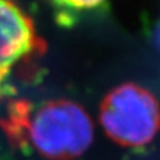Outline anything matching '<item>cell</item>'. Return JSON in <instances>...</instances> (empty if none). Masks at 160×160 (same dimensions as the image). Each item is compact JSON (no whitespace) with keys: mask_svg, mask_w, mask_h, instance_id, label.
<instances>
[{"mask_svg":"<svg viewBox=\"0 0 160 160\" xmlns=\"http://www.w3.org/2000/svg\"><path fill=\"white\" fill-rule=\"evenodd\" d=\"M100 124L112 140L142 147L160 128V107L155 96L135 84H124L108 95L100 109Z\"/></svg>","mask_w":160,"mask_h":160,"instance_id":"2","label":"cell"},{"mask_svg":"<svg viewBox=\"0 0 160 160\" xmlns=\"http://www.w3.org/2000/svg\"><path fill=\"white\" fill-rule=\"evenodd\" d=\"M49 2L62 12L79 13L96 9L107 0H49Z\"/></svg>","mask_w":160,"mask_h":160,"instance_id":"4","label":"cell"},{"mask_svg":"<svg viewBox=\"0 0 160 160\" xmlns=\"http://www.w3.org/2000/svg\"><path fill=\"white\" fill-rule=\"evenodd\" d=\"M27 138L33 149L48 159H73L92 144L93 124L80 106L58 100L44 104L31 115Z\"/></svg>","mask_w":160,"mask_h":160,"instance_id":"1","label":"cell"},{"mask_svg":"<svg viewBox=\"0 0 160 160\" xmlns=\"http://www.w3.org/2000/svg\"><path fill=\"white\" fill-rule=\"evenodd\" d=\"M156 40H158V44L160 46V22H159V27H158V31H156Z\"/></svg>","mask_w":160,"mask_h":160,"instance_id":"5","label":"cell"},{"mask_svg":"<svg viewBox=\"0 0 160 160\" xmlns=\"http://www.w3.org/2000/svg\"><path fill=\"white\" fill-rule=\"evenodd\" d=\"M36 46L33 24L12 0H0V84Z\"/></svg>","mask_w":160,"mask_h":160,"instance_id":"3","label":"cell"}]
</instances>
